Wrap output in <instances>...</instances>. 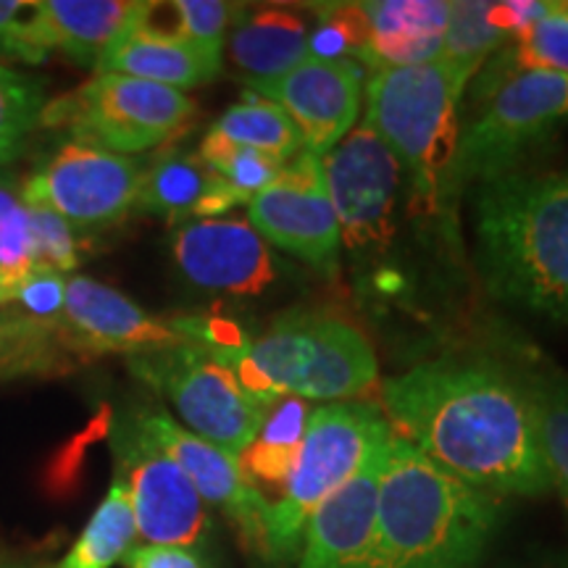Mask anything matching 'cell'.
<instances>
[{
	"label": "cell",
	"mask_w": 568,
	"mask_h": 568,
	"mask_svg": "<svg viewBox=\"0 0 568 568\" xmlns=\"http://www.w3.org/2000/svg\"><path fill=\"white\" fill-rule=\"evenodd\" d=\"M211 132L224 138L226 142H234V145L251 148V151L266 153L284 163L293 161L297 153H303L301 132L290 122L287 113L251 90H245L243 101L230 105L219 116Z\"/></svg>",
	"instance_id": "obj_25"
},
{
	"label": "cell",
	"mask_w": 568,
	"mask_h": 568,
	"mask_svg": "<svg viewBox=\"0 0 568 568\" xmlns=\"http://www.w3.org/2000/svg\"><path fill=\"white\" fill-rule=\"evenodd\" d=\"M389 437L393 429L374 403L337 400L311 410L287 485L268 506L266 558L284 566L301 556L311 514L351 481Z\"/></svg>",
	"instance_id": "obj_6"
},
{
	"label": "cell",
	"mask_w": 568,
	"mask_h": 568,
	"mask_svg": "<svg viewBox=\"0 0 568 568\" xmlns=\"http://www.w3.org/2000/svg\"><path fill=\"white\" fill-rule=\"evenodd\" d=\"M6 303H11V287H9V282H6V276L0 274V305H6Z\"/></svg>",
	"instance_id": "obj_41"
},
{
	"label": "cell",
	"mask_w": 568,
	"mask_h": 568,
	"mask_svg": "<svg viewBox=\"0 0 568 568\" xmlns=\"http://www.w3.org/2000/svg\"><path fill=\"white\" fill-rule=\"evenodd\" d=\"M45 103V88L38 80L0 67V166L9 163L34 126H40Z\"/></svg>",
	"instance_id": "obj_32"
},
{
	"label": "cell",
	"mask_w": 568,
	"mask_h": 568,
	"mask_svg": "<svg viewBox=\"0 0 568 568\" xmlns=\"http://www.w3.org/2000/svg\"><path fill=\"white\" fill-rule=\"evenodd\" d=\"M389 429L479 493L545 495L548 468L524 374L432 361L382 382Z\"/></svg>",
	"instance_id": "obj_1"
},
{
	"label": "cell",
	"mask_w": 568,
	"mask_h": 568,
	"mask_svg": "<svg viewBox=\"0 0 568 568\" xmlns=\"http://www.w3.org/2000/svg\"><path fill=\"white\" fill-rule=\"evenodd\" d=\"M145 166L134 155L69 140L30 174L21 201L48 205L77 230H103L138 209Z\"/></svg>",
	"instance_id": "obj_11"
},
{
	"label": "cell",
	"mask_w": 568,
	"mask_h": 568,
	"mask_svg": "<svg viewBox=\"0 0 568 568\" xmlns=\"http://www.w3.org/2000/svg\"><path fill=\"white\" fill-rule=\"evenodd\" d=\"M63 329L71 343L103 353H153L182 345L172 322H159L138 303L90 276L67 280Z\"/></svg>",
	"instance_id": "obj_17"
},
{
	"label": "cell",
	"mask_w": 568,
	"mask_h": 568,
	"mask_svg": "<svg viewBox=\"0 0 568 568\" xmlns=\"http://www.w3.org/2000/svg\"><path fill=\"white\" fill-rule=\"evenodd\" d=\"M474 98L479 111L460 126L450 172L453 197L468 182L485 184L516 172L524 155L568 124V77L556 71L481 67Z\"/></svg>",
	"instance_id": "obj_5"
},
{
	"label": "cell",
	"mask_w": 568,
	"mask_h": 568,
	"mask_svg": "<svg viewBox=\"0 0 568 568\" xmlns=\"http://www.w3.org/2000/svg\"><path fill=\"white\" fill-rule=\"evenodd\" d=\"M508 40V32L495 21V3L485 0L450 3L443 59L481 69V63L500 51Z\"/></svg>",
	"instance_id": "obj_29"
},
{
	"label": "cell",
	"mask_w": 568,
	"mask_h": 568,
	"mask_svg": "<svg viewBox=\"0 0 568 568\" xmlns=\"http://www.w3.org/2000/svg\"><path fill=\"white\" fill-rule=\"evenodd\" d=\"M193 98L122 74H95L69 95L45 103L40 124L69 130L77 142L138 155L180 134L195 116Z\"/></svg>",
	"instance_id": "obj_8"
},
{
	"label": "cell",
	"mask_w": 568,
	"mask_h": 568,
	"mask_svg": "<svg viewBox=\"0 0 568 568\" xmlns=\"http://www.w3.org/2000/svg\"><path fill=\"white\" fill-rule=\"evenodd\" d=\"M493 59L510 71L537 69L568 77V3H552L537 24L516 34Z\"/></svg>",
	"instance_id": "obj_28"
},
{
	"label": "cell",
	"mask_w": 568,
	"mask_h": 568,
	"mask_svg": "<svg viewBox=\"0 0 568 568\" xmlns=\"http://www.w3.org/2000/svg\"><path fill=\"white\" fill-rule=\"evenodd\" d=\"M524 382L535 406L550 489H556L568 514V374L529 372Z\"/></svg>",
	"instance_id": "obj_27"
},
{
	"label": "cell",
	"mask_w": 568,
	"mask_h": 568,
	"mask_svg": "<svg viewBox=\"0 0 568 568\" xmlns=\"http://www.w3.org/2000/svg\"><path fill=\"white\" fill-rule=\"evenodd\" d=\"M30 9L27 0H0V55L24 63H42L45 53L30 38Z\"/></svg>",
	"instance_id": "obj_38"
},
{
	"label": "cell",
	"mask_w": 568,
	"mask_h": 568,
	"mask_svg": "<svg viewBox=\"0 0 568 568\" xmlns=\"http://www.w3.org/2000/svg\"><path fill=\"white\" fill-rule=\"evenodd\" d=\"M134 537H138V527H134L130 495L122 481L113 479L74 548L63 556L61 564L45 568H113L132 550Z\"/></svg>",
	"instance_id": "obj_26"
},
{
	"label": "cell",
	"mask_w": 568,
	"mask_h": 568,
	"mask_svg": "<svg viewBox=\"0 0 568 568\" xmlns=\"http://www.w3.org/2000/svg\"><path fill=\"white\" fill-rule=\"evenodd\" d=\"M11 301H19L24 314L45 324H63L67 305V276L51 268H32L11 287Z\"/></svg>",
	"instance_id": "obj_37"
},
{
	"label": "cell",
	"mask_w": 568,
	"mask_h": 568,
	"mask_svg": "<svg viewBox=\"0 0 568 568\" xmlns=\"http://www.w3.org/2000/svg\"><path fill=\"white\" fill-rule=\"evenodd\" d=\"M389 445V439H387ZM387 445L311 514L297 568H358L372 548Z\"/></svg>",
	"instance_id": "obj_18"
},
{
	"label": "cell",
	"mask_w": 568,
	"mask_h": 568,
	"mask_svg": "<svg viewBox=\"0 0 568 568\" xmlns=\"http://www.w3.org/2000/svg\"><path fill=\"white\" fill-rule=\"evenodd\" d=\"M247 90L280 105L301 132L303 151L324 159L358 124L364 67L355 61L305 59L287 74Z\"/></svg>",
	"instance_id": "obj_15"
},
{
	"label": "cell",
	"mask_w": 568,
	"mask_h": 568,
	"mask_svg": "<svg viewBox=\"0 0 568 568\" xmlns=\"http://www.w3.org/2000/svg\"><path fill=\"white\" fill-rule=\"evenodd\" d=\"M343 243L355 253L387 243L403 169L366 122L355 124L322 159Z\"/></svg>",
	"instance_id": "obj_13"
},
{
	"label": "cell",
	"mask_w": 568,
	"mask_h": 568,
	"mask_svg": "<svg viewBox=\"0 0 568 568\" xmlns=\"http://www.w3.org/2000/svg\"><path fill=\"white\" fill-rule=\"evenodd\" d=\"M153 9L155 3L142 0H34L30 38L45 55L63 51L80 67L95 69L113 42Z\"/></svg>",
	"instance_id": "obj_19"
},
{
	"label": "cell",
	"mask_w": 568,
	"mask_h": 568,
	"mask_svg": "<svg viewBox=\"0 0 568 568\" xmlns=\"http://www.w3.org/2000/svg\"><path fill=\"white\" fill-rule=\"evenodd\" d=\"M0 568H40V566H27V564H21V560L0 556ZM42 568H45V566H42Z\"/></svg>",
	"instance_id": "obj_42"
},
{
	"label": "cell",
	"mask_w": 568,
	"mask_h": 568,
	"mask_svg": "<svg viewBox=\"0 0 568 568\" xmlns=\"http://www.w3.org/2000/svg\"><path fill=\"white\" fill-rule=\"evenodd\" d=\"M151 19L153 13L113 42L95 63L98 74L134 77L184 92L211 82L222 71V53L203 51L180 34L155 30Z\"/></svg>",
	"instance_id": "obj_20"
},
{
	"label": "cell",
	"mask_w": 568,
	"mask_h": 568,
	"mask_svg": "<svg viewBox=\"0 0 568 568\" xmlns=\"http://www.w3.org/2000/svg\"><path fill=\"white\" fill-rule=\"evenodd\" d=\"M172 9L176 13L174 34L203 51L224 55L226 32L240 13V6L222 3V0H176Z\"/></svg>",
	"instance_id": "obj_36"
},
{
	"label": "cell",
	"mask_w": 568,
	"mask_h": 568,
	"mask_svg": "<svg viewBox=\"0 0 568 568\" xmlns=\"http://www.w3.org/2000/svg\"><path fill=\"white\" fill-rule=\"evenodd\" d=\"M116 479L122 481L138 535L163 548H201L209 537V506L187 474L153 443L132 416L111 432Z\"/></svg>",
	"instance_id": "obj_10"
},
{
	"label": "cell",
	"mask_w": 568,
	"mask_h": 568,
	"mask_svg": "<svg viewBox=\"0 0 568 568\" xmlns=\"http://www.w3.org/2000/svg\"><path fill=\"white\" fill-rule=\"evenodd\" d=\"M247 224L264 243L293 253L324 276L337 274L343 234L318 155L303 151L284 163L280 180L247 203Z\"/></svg>",
	"instance_id": "obj_12"
},
{
	"label": "cell",
	"mask_w": 568,
	"mask_h": 568,
	"mask_svg": "<svg viewBox=\"0 0 568 568\" xmlns=\"http://www.w3.org/2000/svg\"><path fill=\"white\" fill-rule=\"evenodd\" d=\"M32 226L34 268H51V272L69 274L80 266L74 226L59 216L48 205H27Z\"/></svg>",
	"instance_id": "obj_35"
},
{
	"label": "cell",
	"mask_w": 568,
	"mask_h": 568,
	"mask_svg": "<svg viewBox=\"0 0 568 568\" xmlns=\"http://www.w3.org/2000/svg\"><path fill=\"white\" fill-rule=\"evenodd\" d=\"M132 422L187 474L205 506L219 508L240 531L243 545L266 558V514L272 500L245 479L240 460L176 424L161 408L134 410Z\"/></svg>",
	"instance_id": "obj_14"
},
{
	"label": "cell",
	"mask_w": 568,
	"mask_h": 568,
	"mask_svg": "<svg viewBox=\"0 0 568 568\" xmlns=\"http://www.w3.org/2000/svg\"><path fill=\"white\" fill-rule=\"evenodd\" d=\"M368 48L361 63L372 71L418 67L443 59L450 3L443 0H372L361 3Z\"/></svg>",
	"instance_id": "obj_21"
},
{
	"label": "cell",
	"mask_w": 568,
	"mask_h": 568,
	"mask_svg": "<svg viewBox=\"0 0 568 568\" xmlns=\"http://www.w3.org/2000/svg\"><path fill=\"white\" fill-rule=\"evenodd\" d=\"M477 71L468 63L437 59L418 67L372 71L366 84L364 122L393 151L424 211H437L453 201L458 109Z\"/></svg>",
	"instance_id": "obj_4"
},
{
	"label": "cell",
	"mask_w": 568,
	"mask_h": 568,
	"mask_svg": "<svg viewBox=\"0 0 568 568\" xmlns=\"http://www.w3.org/2000/svg\"><path fill=\"white\" fill-rule=\"evenodd\" d=\"M213 180V172L201 161V155L169 151L145 166L142 176L138 211L153 213L166 222H190L197 203Z\"/></svg>",
	"instance_id": "obj_24"
},
{
	"label": "cell",
	"mask_w": 568,
	"mask_h": 568,
	"mask_svg": "<svg viewBox=\"0 0 568 568\" xmlns=\"http://www.w3.org/2000/svg\"><path fill=\"white\" fill-rule=\"evenodd\" d=\"M245 358L274 395L337 403L379 382L376 353L364 332L316 311H290L264 335L247 339Z\"/></svg>",
	"instance_id": "obj_7"
},
{
	"label": "cell",
	"mask_w": 568,
	"mask_h": 568,
	"mask_svg": "<svg viewBox=\"0 0 568 568\" xmlns=\"http://www.w3.org/2000/svg\"><path fill=\"white\" fill-rule=\"evenodd\" d=\"M474 234L489 293L568 322V172H510L479 184Z\"/></svg>",
	"instance_id": "obj_2"
},
{
	"label": "cell",
	"mask_w": 568,
	"mask_h": 568,
	"mask_svg": "<svg viewBox=\"0 0 568 568\" xmlns=\"http://www.w3.org/2000/svg\"><path fill=\"white\" fill-rule=\"evenodd\" d=\"M497 508L393 432L372 548L358 568H468L485 552Z\"/></svg>",
	"instance_id": "obj_3"
},
{
	"label": "cell",
	"mask_w": 568,
	"mask_h": 568,
	"mask_svg": "<svg viewBox=\"0 0 568 568\" xmlns=\"http://www.w3.org/2000/svg\"><path fill=\"white\" fill-rule=\"evenodd\" d=\"M130 368L142 385L172 403L184 429L234 458L243 456L272 410L187 339L163 351L130 355Z\"/></svg>",
	"instance_id": "obj_9"
},
{
	"label": "cell",
	"mask_w": 568,
	"mask_h": 568,
	"mask_svg": "<svg viewBox=\"0 0 568 568\" xmlns=\"http://www.w3.org/2000/svg\"><path fill=\"white\" fill-rule=\"evenodd\" d=\"M531 568H568V558H550V560H539Z\"/></svg>",
	"instance_id": "obj_40"
},
{
	"label": "cell",
	"mask_w": 568,
	"mask_h": 568,
	"mask_svg": "<svg viewBox=\"0 0 568 568\" xmlns=\"http://www.w3.org/2000/svg\"><path fill=\"white\" fill-rule=\"evenodd\" d=\"M124 568H205L195 550L163 548V545H140L122 558Z\"/></svg>",
	"instance_id": "obj_39"
},
{
	"label": "cell",
	"mask_w": 568,
	"mask_h": 568,
	"mask_svg": "<svg viewBox=\"0 0 568 568\" xmlns=\"http://www.w3.org/2000/svg\"><path fill=\"white\" fill-rule=\"evenodd\" d=\"M67 337L63 324H45L30 314H0V376L42 372L51 366L55 339Z\"/></svg>",
	"instance_id": "obj_31"
},
{
	"label": "cell",
	"mask_w": 568,
	"mask_h": 568,
	"mask_svg": "<svg viewBox=\"0 0 568 568\" xmlns=\"http://www.w3.org/2000/svg\"><path fill=\"white\" fill-rule=\"evenodd\" d=\"M308 414V403L301 400V397L282 395L272 410H268L258 435L245 447L243 456L237 458L245 479L264 497L268 493L282 495L284 485H287L297 450H301Z\"/></svg>",
	"instance_id": "obj_23"
},
{
	"label": "cell",
	"mask_w": 568,
	"mask_h": 568,
	"mask_svg": "<svg viewBox=\"0 0 568 568\" xmlns=\"http://www.w3.org/2000/svg\"><path fill=\"white\" fill-rule=\"evenodd\" d=\"M318 24L308 30V59L361 61L368 48V24L361 3L318 6Z\"/></svg>",
	"instance_id": "obj_33"
},
{
	"label": "cell",
	"mask_w": 568,
	"mask_h": 568,
	"mask_svg": "<svg viewBox=\"0 0 568 568\" xmlns=\"http://www.w3.org/2000/svg\"><path fill=\"white\" fill-rule=\"evenodd\" d=\"M197 155H201V161L213 174L222 176L247 203L258 193H264L266 187H272L284 169V161L251 151V148L234 145V142H226L213 132L205 134Z\"/></svg>",
	"instance_id": "obj_30"
},
{
	"label": "cell",
	"mask_w": 568,
	"mask_h": 568,
	"mask_svg": "<svg viewBox=\"0 0 568 568\" xmlns=\"http://www.w3.org/2000/svg\"><path fill=\"white\" fill-rule=\"evenodd\" d=\"M176 268L201 290L258 295L274 282V261L245 219H193L172 237Z\"/></svg>",
	"instance_id": "obj_16"
},
{
	"label": "cell",
	"mask_w": 568,
	"mask_h": 568,
	"mask_svg": "<svg viewBox=\"0 0 568 568\" xmlns=\"http://www.w3.org/2000/svg\"><path fill=\"white\" fill-rule=\"evenodd\" d=\"M34 268L32 226L27 203L13 193L6 182H0V274L9 287L24 280Z\"/></svg>",
	"instance_id": "obj_34"
},
{
	"label": "cell",
	"mask_w": 568,
	"mask_h": 568,
	"mask_svg": "<svg viewBox=\"0 0 568 568\" xmlns=\"http://www.w3.org/2000/svg\"><path fill=\"white\" fill-rule=\"evenodd\" d=\"M230 59L247 88L272 82L308 59V27L284 9L240 11L232 21Z\"/></svg>",
	"instance_id": "obj_22"
}]
</instances>
